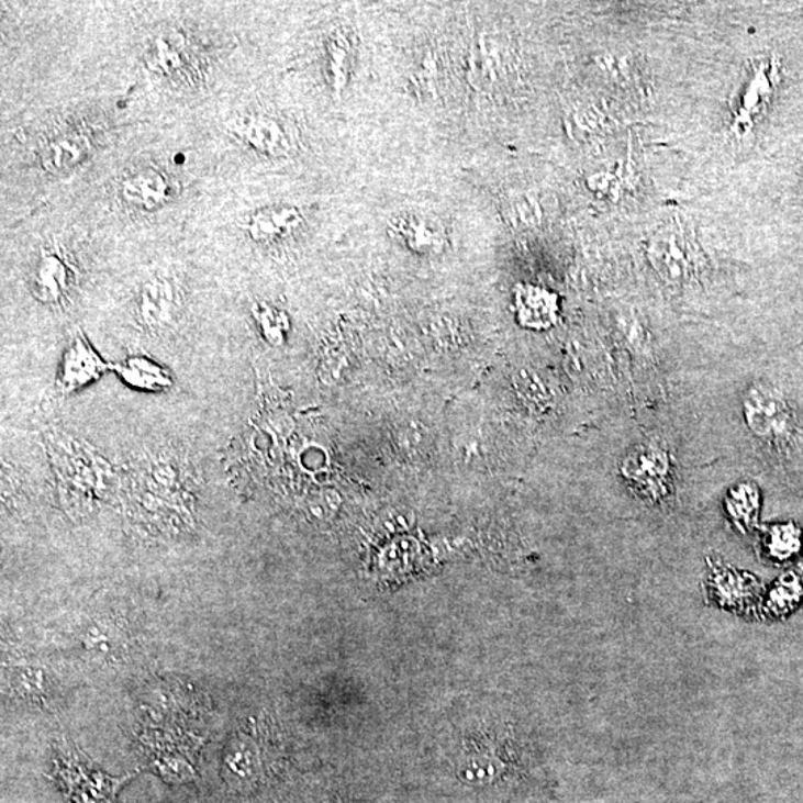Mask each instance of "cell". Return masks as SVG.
<instances>
[{
  "instance_id": "cell-15",
  "label": "cell",
  "mask_w": 803,
  "mask_h": 803,
  "mask_svg": "<svg viewBox=\"0 0 803 803\" xmlns=\"http://www.w3.org/2000/svg\"><path fill=\"white\" fill-rule=\"evenodd\" d=\"M511 66L509 49L495 36L482 35L470 53V81L479 88L498 86Z\"/></svg>"
},
{
  "instance_id": "cell-10",
  "label": "cell",
  "mask_w": 803,
  "mask_h": 803,
  "mask_svg": "<svg viewBox=\"0 0 803 803\" xmlns=\"http://www.w3.org/2000/svg\"><path fill=\"white\" fill-rule=\"evenodd\" d=\"M179 309V286L166 272H157L143 281L134 302L137 321L149 330H161L171 325Z\"/></svg>"
},
{
  "instance_id": "cell-3",
  "label": "cell",
  "mask_w": 803,
  "mask_h": 803,
  "mask_svg": "<svg viewBox=\"0 0 803 803\" xmlns=\"http://www.w3.org/2000/svg\"><path fill=\"white\" fill-rule=\"evenodd\" d=\"M778 82H780V74H778V65L773 58L760 60L750 66L741 88L735 91L733 104H730V111H733L730 129L735 136L743 137L759 123L771 103Z\"/></svg>"
},
{
  "instance_id": "cell-11",
  "label": "cell",
  "mask_w": 803,
  "mask_h": 803,
  "mask_svg": "<svg viewBox=\"0 0 803 803\" xmlns=\"http://www.w3.org/2000/svg\"><path fill=\"white\" fill-rule=\"evenodd\" d=\"M92 153V137L86 129H63L49 134L36 150L45 174L66 175L77 170Z\"/></svg>"
},
{
  "instance_id": "cell-14",
  "label": "cell",
  "mask_w": 803,
  "mask_h": 803,
  "mask_svg": "<svg viewBox=\"0 0 803 803\" xmlns=\"http://www.w3.org/2000/svg\"><path fill=\"white\" fill-rule=\"evenodd\" d=\"M304 213L298 205L276 203L263 205L247 213L243 230L258 245H275L295 234L304 224Z\"/></svg>"
},
{
  "instance_id": "cell-20",
  "label": "cell",
  "mask_w": 803,
  "mask_h": 803,
  "mask_svg": "<svg viewBox=\"0 0 803 803\" xmlns=\"http://www.w3.org/2000/svg\"><path fill=\"white\" fill-rule=\"evenodd\" d=\"M326 70L335 92H343L350 78L353 44L346 32L335 31L325 45Z\"/></svg>"
},
{
  "instance_id": "cell-2",
  "label": "cell",
  "mask_w": 803,
  "mask_h": 803,
  "mask_svg": "<svg viewBox=\"0 0 803 803\" xmlns=\"http://www.w3.org/2000/svg\"><path fill=\"white\" fill-rule=\"evenodd\" d=\"M52 453V465L56 472L58 487L66 493L102 494L107 489L109 472L104 470L103 458L81 447L69 437H52L48 444Z\"/></svg>"
},
{
  "instance_id": "cell-6",
  "label": "cell",
  "mask_w": 803,
  "mask_h": 803,
  "mask_svg": "<svg viewBox=\"0 0 803 803\" xmlns=\"http://www.w3.org/2000/svg\"><path fill=\"white\" fill-rule=\"evenodd\" d=\"M621 472L643 495L658 502L670 493L672 481V464L670 454L661 445L647 444L633 449L624 458Z\"/></svg>"
},
{
  "instance_id": "cell-24",
  "label": "cell",
  "mask_w": 803,
  "mask_h": 803,
  "mask_svg": "<svg viewBox=\"0 0 803 803\" xmlns=\"http://www.w3.org/2000/svg\"><path fill=\"white\" fill-rule=\"evenodd\" d=\"M255 321L258 322L260 332L265 338L270 341H279L283 338L286 330H288V321L286 315L275 306L259 304L255 306Z\"/></svg>"
},
{
  "instance_id": "cell-21",
  "label": "cell",
  "mask_w": 803,
  "mask_h": 803,
  "mask_svg": "<svg viewBox=\"0 0 803 803\" xmlns=\"http://www.w3.org/2000/svg\"><path fill=\"white\" fill-rule=\"evenodd\" d=\"M506 216L509 224L515 228H536L544 222L545 210L536 193H520L509 201Z\"/></svg>"
},
{
  "instance_id": "cell-9",
  "label": "cell",
  "mask_w": 803,
  "mask_h": 803,
  "mask_svg": "<svg viewBox=\"0 0 803 803\" xmlns=\"http://www.w3.org/2000/svg\"><path fill=\"white\" fill-rule=\"evenodd\" d=\"M176 183L164 168L141 166L125 175L118 185L120 199L130 209L154 212L174 199Z\"/></svg>"
},
{
  "instance_id": "cell-17",
  "label": "cell",
  "mask_w": 803,
  "mask_h": 803,
  "mask_svg": "<svg viewBox=\"0 0 803 803\" xmlns=\"http://www.w3.org/2000/svg\"><path fill=\"white\" fill-rule=\"evenodd\" d=\"M616 127V121L607 111L594 102L576 104L567 115V130L576 141L588 143L604 142Z\"/></svg>"
},
{
  "instance_id": "cell-12",
  "label": "cell",
  "mask_w": 803,
  "mask_h": 803,
  "mask_svg": "<svg viewBox=\"0 0 803 803\" xmlns=\"http://www.w3.org/2000/svg\"><path fill=\"white\" fill-rule=\"evenodd\" d=\"M389 233L414 254L436 255L448 245L447 230L432 214L408 210L390 221Z\"/></svg>"
},
{
  "instance_id": "cell-23",
  "label": "cell",
  "mask_w": 803,
  "mask_h": 803,
  "mask_svg": "<svg viewBox=\"0 0 803 803\" xmlns=\"http://www.w3.org/2000/svg\"><path fill=\"white\" fill-rule=\"evenodd\" d=\"M767 546L773 558L788 559L793 557L801 548L799 529L792 524L771 528L768 534Z\"/></svg>"
},
{
  "instance_id": "cell-7",
  "label": "cell",
  "mask_w": 803,
  "mask_h": 803,
  "mask_svg": "<svg viewBox=\"0 0 803 803\" xmlns=\"http://www.w3.org/2000/svg\"><path fill=\"white\" fill-rule=\"evenodd\" d=\"M230 129L247 149L264 157L283 158L293 150V136L288 125L270 113H242L235 118Z\"/></svg>"
},
{
  "instance_id": "cell-1",
  "label": "cell",
  "mask_w": 803,
  "mask_h": 803,
  "mask_svg": "<svg viewBox=\"0 0 803 803\" xmlns=\"http://www.w3.org/2000/svg\"><path fill=\"white\" fill-rule=\"evenodd\" d=\"M747 426L778 454L796 453L803 445V426L798 412L776 387L758 382L743 399Z\"/></svg>"
},
{
  "instance_id": "cell-18",
  "label": "cell",
  "mask_w": 803,
  "mask_h": 803,
  "mask_svg": "<svg viewBox=\"0 0 803 803\" xmlns=\"http://www.w3.org/2000/svg\"><path fill=\"white\" fill-rule=\"evenodd\" d=\"M516 310L525 326H550L558 314L557 295L536 286H521L516 292Z\"/></svg>"
},
{
  "instance_id": "cell-5",
  "label": "cell",
  "mask_w": 803,
  "mask_h": 803,
  "mask_svg": "<svg viewBox=\"0 0 803 803\" xmlns=\"http://www.w3.org/2000/svg\"><path fill=\"white\" fill-rule=\"evenodd\" d=\"M187 36L176 29L150 36L143 49V60L150 74L170 82H182L199 70V57Z\"/></svg>"
},
{
  "instance_id": "cell-19",
  "label": "cell",
  "mask_w": 803,
  "mask_h": 803,
  "mask_svg": "<svg viewBox=\"0 0 803 803\" xmlns=\"http://www.w3.org/2000/svg\"><path fill=\"white\" fill-rule=\"evenodd\" d=\"M118 376L129 386L146 392H161L171 386V378L157 361L146 356H130L118 365Z\"/></svg>"
},
{
  "instance_id": "cell-22",
  "label": "cell",
  "mask_w": 803,
  "mask_h": 803,
  "mask_svg": "<svg viewBox=\"0 0 803 803\" xmlns=\"http://www.w3.org/2000/svg\"><path fill=\"white\" fill-rule=\"evenodd\" d=\"M727 506L735 518L750 523L759 509V491L755 483L743 482L735 487L733 493L727 498Z\"/></svg>"
},
{
  "instance_id": "cell-16",
  "label": "cell",
  "mask_w": 803,
  "mask_h": 803,
  "mask_svg": "<svg viewBox=\"0 0 803 803\" xmlns=\"http://www.w3.org/2000/svg\"><path fill=\"white\" fill-rule=\"evenodd\" d=\"M596 69L605 83L624 94H642L645 87L642 58L629 52H609L595 57Z\"/></svg>"
},
{
  "instance_id": "cell-13",
  "label": "cell",
  "mask_w": 803,
  "mask_h": 803,
  "mask_svg": "<svg viewBox=\"0 0 803 803\" xmlns=\"http://www.w3.org/2000/svg\"><path fill=\"white\" fill-rule=\"evenodd\" d=\"M107 371V364L97 355L86 336L78 332L71 336L63 353L58 368L57 387L63 393L78 392L91 384Z\"/></svg>"
},
{
  "instance_id": "cell-8",
  "label": "cell",
  "mask_w": 803,
  "mask_h": 803,
  "mask_svg": "<svg viewBox=\"0 0 803 803\" xmlns=\"http://www.w3.org/2000/svg\"><path fill=\"white\" fill-rule=\"evenodd\" d=\"M77 280V270L60 246L42 247L33 263L31 289L45 304H58L69 295Z\"/></svg>"
},
{
  "instance_id": "cell-4",
  "label": "cell",
  "mask_w": 803,
  "mask_h": 803,
  "mask_svg": "<svg viewBox=\"0 0 803 803\" xmlns=\"http://www.w3.org/2000/svg\"><path fill=\"white\" fill-rule=\"evenodd\" d=\"M649 259L656 272L671 285L688 283L700 271V250L679 222L651 238Z\"/></svg>"
}]
</instances>
